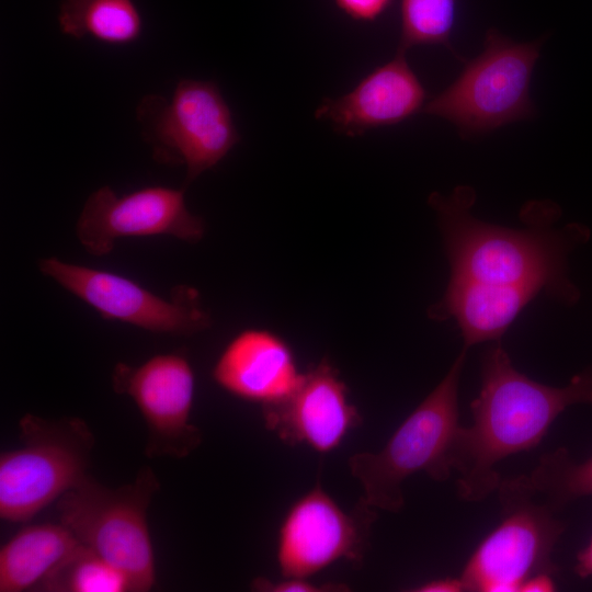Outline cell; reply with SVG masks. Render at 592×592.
<instances>
[{"label": "cell", "instance_id": "ba28073f", "mask_svg": "<svg viewBox=\"0 0 592 592\" xmlns=\"http://www.w3.org/2000/svg\"><path fill=\"white\" fill-rule=\"evenodd\" d=\"M137 118L157 162L186 167L185 185L240 141L230 107L214 81L182 79L170 100L148 94L137 106Z\"/></svg>", "mask_w": 592, "mask_h": 592}, {"label": "cell", "instance_id": "484cf974", "mask_svg": "<svg viewBox=\"0 0 592 592\" xmlns=\"http://www.w3.org/2000/svg\"><path fill=\"white\" fill-rule=\"evenodd\" d=\"M573 570L581 579L592 578V535L576 557Z\"/></svg>", "mask_w": 592, "mask_h": 592}, {"label": "cell", "instance_id": "30bf717a", "mask_svg": "<svg viewBox=\"0 0 592 592\" xmlns=\"http://www.w3.org/2000/svg\"><path fill=\"white\" fill-rule=\"evenodd\" d=\"M376 509L361 499L343 510L319 482L287 510L277 533L282 577L310 578L339 560L361 566L369 546Z\"/></svg>", "mask_w": 592, "mask_h": 592}, {"label": "cell", "instance_id": "52a82bcc", "mask_svg": "<svg viewBox=\"0 0 592 592\" xmlns=\"http://www.w3.org/2000/svg\"><path fill=\"white\" fill-rule=\"evenodd\" d=\"M499 523L467 559L460 579L469 592H520L523 582L539 572H556L554 547L565 524L554 516L530 477L503 479L498 486Z\"/></svg>", "mask_w": 592, "mask_h": 592}, {"label": "cell", "instance_id": "ffe728a7", "mask_svg": "<svg viewBox=\"0 0 592 592\" xmlns=\"http://www.w3.org/2000/svg\"><path fill=\"white\" fill-rule=\"evenodd\" d=\"M36 591L130 592V589L126 577L116 567L81 544Z\"/></svg>", "mask_w": 592, "mask_h": 592}, {"label": "cell", "instance_id": "6da1fadb", "mask_svg": "<svg viewBox=\"0 0 592 592\" xmlns=\"http://www.w3.org/2000/svg\"><path fill=\"white\" fill-rule=\"evenodd\" d=\"M473 187L459 185L444 196L434 192V209L451 265V278L500 285H535L563 305L580 299L579 288L568 276V257L590 238L580 224L554 228L560 218L550 201L528 202L521 210L527 228L488 224L471 214Z\"/></svg>", "mask_w": 592, "mask_h": 592}, {"label": "cell", "instance_id": "cb8c5ba5", "mask_svg": "<svg viewBox=\"0 0 592 592\" xmlns=\"http://www.w3.org/2000/svg\"><path fill=\"white\" fill-rule=\"evenodd\" d=\"M412 591L417 592H463L466 591L464 582L462 581L460 577L453 578V577H446V578H439L433 579L426 582H423L415 587V589H412Z\"/></svg>", "mask_w": 592, "mask_h": 592}, {"label": "cell", "instance_id": "2e32d148", "mask_svg": "<svg viewBox=\"0 0 592 592\" xmlns=\"http://www.w3.org/2000/svg\"><path fill=\"white\" fill-rule=\"evenodd\" d=\"M543 291L535 285H500L451 278L442 298L429 307L435 321L454 318L464 348L498 341L522 309Z\"/></svg>", "mask_w": 592, "mask_h": 592}, {"label": "cell", "instance_id": "44dd1931", "mask_svg": "<svg viewBox=\"0 0 592 592\" xmlns=\"http://www.w3.org/2000/svg\"><path fill=\"white\" fill-rule=\"evenodd\" d=\"M456 20V0H400L399 52L419 45H442L457 59L451 36Z\"/></svg>", "mask_w": 592, "mask_h": 592}, {"label": "cell", "instance_id": "5b68a950", "mask_svg": "<svg viewBox=\"0 0 592 592\" xmlns=\"http://www.w3.org/2000/svg\"><path fill=\"white\" fill-rule=\"evenodd\" d=\"M543 43L515 42L489 29L482 52L422 111L451 122L463 137L534 117L530 84Z\"/></svg>", "mask_w": 592, "mask_h": 592}, {"label": "cell", "instance_id": "603a6c76", "mask_svg": "<svg viewBox=\"0 0 592 592\" xmlns=\"http://www.w3.org/2000/svg\"><path fill=\"white\" fill-rule=\"evenodd\" d=\"M345 15L358 22H374L392 4V0H333Z\"/></svg>", "mask_w": 592, "mask_h": 592}, {"label": "cell", "instance_id": "8992f818", "mask_svg": "<svg viewBox=\"0 0 592 592\" xmlns=\"http://www.w3.org/2000/svg\"><path fill=\"white\" fill-rule=\"evenodd\" d=\"M19 428L21 446L0 455V517L11 523L30 521L82 479L94 447L80 418L26 413Z\"/></svg>", "mask_w": 592, "mask_h": 592}, {"label": "cell", "instance_id": "7c38bea8", "mask_svg": "<svg viewBox=\"0 0 592 592\" xmlns=\"http://www.w3.org/2000/svg\"><path fill=\"white\" fill-rule=\"evenodd\" d=\"M184 192V187L153 185L118 196L104 185L87 198L76 236L95 257L111 253L122 238L172 236L197 242L205 235V224L186 207Z\"/></svg>", "mask_w": 592, "mask_h": 592}, {"label": "cell", "instance_id": "ac0fdd59", "mask_svg": "<svg viewBox=\"0 0 592 592\" xmlns=\"http://www.w3.org/2000/svg\"><path fill=\"white\" fill-rule=\"evenodd\" d=\"M60 31L76 39L91 36L109 45L136 42L143 32V18L135 0H61Z\"/></svg>", "mask_w": 592, "mask_h": 592}, {"label": "cell", "instance_id": "3957f363", "mask_svg": "<svg viewBox=\"0 0 592 592\" xmlns=\"http://www.w3.org/2000/svg\"><path fill=\"white\" fill-rule=\"evenodd\" d=\"M468 349L463 348L446 375L396 429L382 449L348 459L367 505L391 513L405 506L403 482L423 473L445 481L453 471L451 452L459 428L458 387Z\"/></svg>", "mask_w": 592, "mask_h": 592}, {"label": "cell", "instance_id": "8fae6325", "mask_svg": "<svg viewBox=\"0 0 592 592\" xmlns=\"http://www.w3.org/2000/svg\"><path fill=\"white\" fill-rule=\"evenodd\" d=\"M112 386L128 396L143 415L148 457L183 458L198 447L202 433L191 422L195 376L184 355L157 354L137 366L118 363Z\"/></svg>", "mask_w": 592, "mask_h": 592}, {"label": "cell", "instance_id": "7a4b0ae2", "mask_svg": "<svg viewBox=\"0 0 592 592\" xmlns=\"http://www.w3.org/2000/svg\"><path fill=\"white\" fill-rule=\"evenodd\" d=\"M592 407V366L562 387L531 379L517 371L500 340L485 351L481 387L470 403L473 422L459 425L451 452L457 494L479 502L497 491L496 466L504 458L535 448L569 407Z\"/></svg>", "mask_w": 592, "mask_h": 592}, {"label": "cell", "instance_id": "d4e9b609", "mask_svg": "<svg viewBox=\"0 0 592 592\" xmlns=\"http://www.w3.org/2000/svg\"><path fill=\"white\" fill-rule=\"evenodd\" d=\"M554 573L539 572L526 579L520 588V592H550L557 585L553 578Z\"/></svg>", "mask_w": 592, "mask_h": 592}, {"label": "cell", "instance_id": "9c48e42d", "mask_svg": "<svg viewBox=\"0 0 592 592\" xmlns=\"http://www.w3.org/2000/svg\"><path fill=\"white\" fill-rule=\"evenodd\" d=\"M38 269L105 319L172 335H192L212 326L197 289L190 286H177L164 298L129 277L56 257L41 259Z\"/></svg>", "mask_w": 592, "mask_h": 592}, {"label": "cell", "instance_id": "7402d4cb", "mask_svg": "<svg viewBox=\"0 0 592 592\" xmlns=\"http://www.w3.org/2000/svg\"><path fill=\"white\" fill-rule=\"evenodd\" d=\"M309 578L282 577L276 581L257 577L251 582V589L259 592H338L350 590L342 583H315Z\"/></svg>", "mask_w": 592, "mask_h": 592}, {"label": "cell", "instance_id": "9a60e30c", "mask_svg": "<svg viewBox=\"0 0 592 592\" xmlns=\"http://www.w3.org/2000/svg\"><path fill=\"white\" fill-rule=\"evenodd\" d=\"M212 377L232 396L264 406L293 392L303 373L282 338L267 330L247 329L225 346Z\"/></svg>", "mask_w": 592, "mask_h": 592}, {"label": "cell", "instance_id": "277c9868", "mask_svg": "<svg viewBox=\"0 0 592 592\" xmlns=\"http://www.w3.org/2000/svg\"><path fill=\"white\" fill-rule=\"evenodd\" d=\"M159 481L149 467L118 488L87 474L57 501L59 522L76 538L116 567L130 592L149 591L156 581L147 511Z\"/></svg>", "mask_w": 592, "mask_h": 592}, {"label": "cell", "instance_id": "d6986e66", "mask_svg": "<svg viewBox=\"0 0 592 592\" xmlns=\"http://www.w3.org/2000/svg\"><path fill=\"white\" fill-rule=\"evenodd\" d=\"M530 480L545 503L558 511L584 497H592V455L577 462L565 447L542 455Z\"/></svg>", "mask_w": 592, "mask_h": 592}, {"label": "cell", "instance_id": "4fadbf2b", "mask_svg": "<svg viewBox=\"0 0 592 592\" xmlns=\"http://www.w3.org/2000/svg\"><path fill=\"white\" fill-rule=\"evenodd\" d=\"M261 409L265 428L285 444L321 454L338 448L362 423L345 383L327 358L308 367L293 392Z\"/></svg>", "mask_w": 592, "mask_h": 592}, {"label": "cell", "instance_id": "e0dca14e", "mask_svg": "<svg viewBox=\"0 0 592 592\" xmlns=\"http://www.w3.org/2000/svg\"><path fill=\"white\" fill-rule=\"evenodd\" d=\"M80 545L60 522L20 530L0 549V592L37 590Z\"/></svg>", "mask_w": 592, "mask_h": 592}, {"label": "cell", "instance_id": "5bb4252c", "mask_svg": "<svg viewBox=\"0 0 592 592\" xmlns=\"http://www.w3.org/2000/svg\"><path fill=\"white\" fill-rule=\"evenodd\" d=\"M425 89L408 64L406 53L379 66L350 92L325 99L315 117L331 123L340 134L349 137L369 129L398 124L423 110Z\"/></svg>", "mask_w": 592, "mask_h": 592}]
</instances>
